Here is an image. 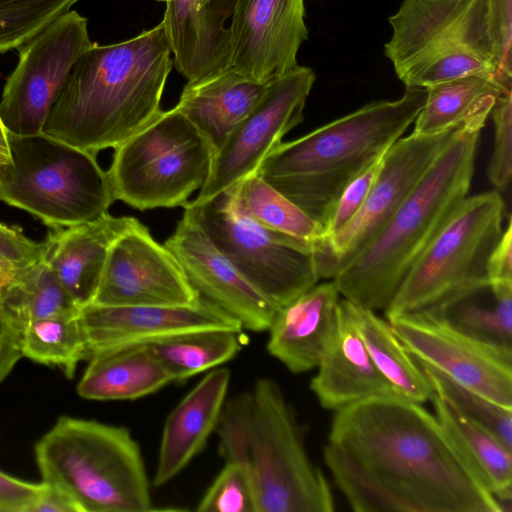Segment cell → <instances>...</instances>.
Instances as JSON below:
<instances>
[{
  "label": "cell",
  "mask_w": 512,
  "mask_h": 512,
  "mask_svg": "<svg viewBox=\"0 0 512 512\" xmlns=\"http://www.w3.org/2000/svg\"><path fill=\"white\" fill-rule=\"evenodd\" d=\"M31 512H80V510L60 488L45 483V488Z\"/></svg>",
  "instance_id": "obj_45"
},
{
  "label": "cell",
  "mask_w": 512,
  "mask_h": 512,
  "mask_svg": "<svg viewBox=\"0 0 512 512\" xmlns=\"http://www.w3.org/2000/svg\"><path fill=\"white\" fill-rule=\"evenodd\" d=\"M323 458L356 512H501L435 414L399 396L336 410Z\"/></svg>",
  "instance_id": "obj_1"
},
{
  "label": "cell",
  "mask_w": 512,
  "mask_h": 512,
  "mask_svg": "<svg viewBox=\"0 0 512 512\" xmlns=\"http://www.w3.org/2000/svg\"><path fill=\"white\" fill-rule=\"evenodd\" d=\"M386 319L414 358L512 409V351L470 338L425 310Z\"/></svg>",
  "instance_id": "obj_15"
},
{
  "label": "cell",
  "mask_w": 512,
  "mask_h": 512,
  "mask_svg": "<svg viewBox=\"0 0 512 512\" xmlns=\"http://www.w3.org/2000/svg\"><path fill=\"white\" fill-rule=\"evenodd\" d=\"M184 210L240 274L278 309L320 278L314 244L270 230L240 212L228 190Z\"/></svg>",
  "instance_id": "obj_11"
},
{
  "label": "cell",
  "mask_w": 512,
  "mask_h": 512,
  "mask_svg": "<svg viewBox=\"0 0 512 512\" xmlns=\"http://www.w3.org/2000/svg\"><path fill=\"white\" fill-rule=\"evenodd\" d=\"M493 41L502 72L512 77V0H488Z\"/></svg>",
  "instance_id": "obj_41"
},
{
  "label": "cell",
  "mask_w": 512,
  "mask_h": 512,
  "mask_svg": "<svg viewBox=\"0 0 512 512\" xmlns=\"http://www.w3.org/2000/svg\"><path fill=\"white\" fill-rule=\"evenodd\" d=\"M430 401L435 416L455 448L494 495L501 512L511 511L512 448L486 428L461 415L435 391Z\"/></svg>",
  "instance_id": "obj_27"
},
{
  "label": "cell",
  "mask_w": 512,
  "mask_h": 512,
  "mask_svg": "<svg viewBox=\"0 0 512 512\" xmlns=\"http://www.w3.org/2000/svg\"><path fill=\"white\" fill-rule=\"evenodd\" d=\"M172 381L147 344L116 348L93 355L77 385L88 400H135Z\"/></svg>",
  "instance_id": "obj_26"
},
{
  "label": "cell",
  "mask_w": 512,
  "mask_h": 512,
  "mask_svg": "<svg viewBox=\"0 0 512 512\" xmlns=\"http://www.w3.org/2000/svg\"><path fill=\"white\" fill-rule=\"evenodd\" d=\"M164 245L201 298L237 319L243 329L268 330L279 309L240 274L186 211Z\"/></svg>",
  "instance_id": "obj_18"
},
{
  "label": "cell",
  "mask_w": 512,
  "mask_h": 512,
  "mask_svg": "<svg viewBox=\"0 0 512 512\" xmlns=\"http://www.w3.org/2000/svg\"><path fill=\"white\" fill-rule=\"evenodd\" d=\"M12 164L0 178V201L49 229L95 220L115 201L96 155L45 133H8Z\"/></svg>",
  "instance_id": "obj_8"
},
{
  "label": "cell",
  "mask_w": 512,
  "mask_h": 512,
  "mask_svg": "<svg viewBox=\"0 0 512 512\" xmlns=\"http://www.w3.org/2000/svg\"><path fill=\"white\" fill-rule=\"evenodd\" d=\"M271 80L258 81L229 67L188 81L175 107L201 132L214 154L261 100Z\"/></svg>",
  "instance_id": "obj_25"
},
{
  "label": "cell",
  "mask_w": 512,
  "mask_h": 512,
  "mask_svg": "<svg viewBox=\"0 0 512 512\" xmlns=\"http://www.w3.org/2000/svg\"><path fill=\"white\" fill-rule=\"evenodd\" d=\"M79 318L89 359L100 352L146 344L187 332L243 330L237 319L203 298L194 304L177 306H106L91 303L80 308Z\"/></svg>",
  "instance_id": "obj_19"
},
{
  "label": "cell",
  "mask_w": 512,
  "mask_h": 512,
  "mask_svg": "<svg viewBox=\"0 0 512 512\" xmlns=\"http://www.w3.org/2000/svg\"><path fill=\"white\" fill-rule=\"evenodd\" d=\"M504 212L497 191L467 196L409 269L386 318L426 310L489 281L488 261L504 230Z\"/></svg>",
  "instance_id": "obj_10"
},
{
  "label": "cell",
  "mask_w": 512,
  "mask_h": 512,
  "mask_svg": "<svg viewBox=\"0 0 512 512\" xmlns=\"http://www.w3.org/2000/svg\"><path fill=\"white\" fill-rule=\"evenodd\" d=\"M173 67L163 23L109 45L93 44L58 93L43 133L97 155L155 119Z\"/></svg>",
  "instance_id": "obj_2"
},
{
  "label": "cell",
  "mask_w": 512,
  "mask_h": 512,
  "mask_svg": "<svg viewBox=\"0 0 512 512\" xmlns=\"http://www.w3.org/2000/svg\"><path fill=\"white\" fill-rule=\"evenodd\" d=\"M489 116L494 125V144L487 176L497 190L505 191L512 176V91L497 97Z\"/></svg>",
  "instance_id": "obj_39"
},
{
  "label": "cell",
  "mask_w": 512,
  "mask_h": 512,
  "mask_svg": "<svg viewBox=\"0 0 512 512\" xmlns=\"http://www.w3.org/2000/svg\"><path fill=\"white\" fill-rule=\"evenodd\" d=\"M434 391L467 419L481 425L512 448V409L503 407L414 358Z\"/></svg>",
  "instance_id": "obj_35"
},
{
  "label": "cell",
  "mask_w": 512,
  "mask_h": 512,
  "mask_svg": "<svg viewBox=\"0 0 512 512\" xmlns=\"http://www.w3.org/2000/svg\"><path fill=\"white\" fill-rule=\"evenodd\" d=\"M79 311L35 320L22 326V357L57 367L67 378H73L78 364L89 359Z\"/></svg>",
  "instance_id": "obj_33"
},
{
  "label": "cell",
  "mask_w": 512,
  "mask_h": 512,
  "mask_svg": "<svg viewBox=\"0 0 512 512\" xmlns=\"http://www.w3.org/2000/svg\"><path fill=\"white\" fill-rule=\"evenodd\" d=\"M196 511L257 512L254 488L246 470L236 462L226 461Z\"/></svg>",
  "instance_id": "obj_37"
},
{
  "label": "cell",
  "mask_w": 512,
  "mask_h": 512,
  "mask_svg": "<svg viewBox=\"0 0 512 512\" xmlns=\"http://www.w3.org/2000/svg\"><path fill=\"white\" fill-rule=\"evenodd\" d=\"M226 190L236 208L262 226L312 244L324 241L318 222L255 173Z\"/></svg>",
  "instance_id": "obj_32"
},
{
  "label": "cell",
  "mask_w": 512,
  "mask_h": 512,
  "mask_svg": "<svg viewBox=\"0 0 512 512\" xmlns=\"http://www.w3.org/2000/svg\"><path fill=\"white\" fill-rule=\"evenodd\" d=\"M47 241L36 242L19 226L0 222V292L47 254Z\"/></svg>",
  "instance_id": "obj_38"
},
{
  "label": "cell",
  "mask_w": 512,
  "mask_h": 512,
  "mask_svg": "<svg viewBox=\"0 0 512 512\" xmlns=\"http://www.w3.org/2000/svg\"><path fill=\"white\" fill-rule=\"evenodd\" d=\"M135 219L107 212L89 222L50 229L46 261L80 308L94 302L110 248Z\"/></svg>",
  "instance_id": "obj_23"
},
{
  "label": "cell",
  "mask_w": 512,
  "mask_h": 512,
  "mask_svg": "<svg viewBox=\"0 0 512 512\" xmlns=\"http://www.w3.org/2000/svg\"><path fill=\"white\" fill-rule=\"evenodd\" d=\"M0 293L19 328L35 320L80 310L57 279L46 256Z\"/></svg>",
  "instance_id": "obj_34"
},
{
  "label": "cell",
  "mask_w": 512,
  "mask_h": 512,
  "mask_svg": "<svg viewBox=\"0 0 512 512\" xmlns=\"http://www.w3.org/2000/svg\"><path fill=\"white\" fill-rule=\"evenodd\" d=\"M315 79L311 68L298 65L270 81L261 100L214 152L195 201L210 199L256 172L282 138L303 121Z\"/></svg>",
  "instance_id": "obj_14"
},
{
  "label": "cell",
  "mask_w": 512,
  "mask_h": 512,
  "mask_svg": "<svg viewBox=\"0 0 512 512\" xmlns=\"http://www.w3.org/2000/svg\"><path fill=\"white\" fill-rule=\"evenodd\" d=\"M425 99L426 88L406 87L397 100L368 103L298 139L281 142L255 174L325 231L344 188L414 123Z\"/></svg>",
  "instance_id": "obj_3"
},
{
  "label": "cell",
  "mask_w": 512,
  "mask_h": 512,
  "mask_svg": "<svg viewBox=\"0 0 512 512\" xmlns=\"http://www.w3.org/2000/svg\"><path fill=\"white\" fill-rule=\"evenodd\" d=\"M213 151L176 107L114 148L107 173L115 200L139 210L184 207L205 183Z\"/></svg>",
  "instance_id": "obj_9"
},
{
  "label": "cell",
  "mask_w": 512,
  "mask_h": 512,
  "mask_svg": "<svg viewBox=\"0 0 512 512\" xmlns=\"http://www.w3.org/2000/svg\"><path fill=\"white\" fill-rule=\"evenodd\" d=\"M34 453L42 481L65 492L80 512L153 509L141 450L126 427L60 416Z\"/></svg>",
  "instance_id": "obj_6"
},
{
  "label": "cell",
  "mask_w": 512,
  "mask_h": 512,
  "mask_svg": "<svg viewBox=\"0 0 512 512\" xmlns=\"http://www.w3.org/2000/svg\"><path fill=\"white\" fill-rule=\"evenodd\" d=\"M225 461L248 473L257 512H333L322 470L311 460L302 428L279 385L259 379L226 400L215 429Z\"/></svg>",
  "instance_id": "obj_5"
},
{
  "label": "cell",
  "mask_w": 512,
  "mask_h": 512,
  "mask_svg": "<svg viewBox=\"0 0 512 512\" xmlns=\"http://www.w3.org/2000/svg\"><path fill=\"white\" fill-rule=\"evenodd\" d=\"M199 1V4L203 7L205 6L206 4H208L209 2L213 1V0H198Z\"/></svg>",
  "instance_id": "obj_47"
},
{
  "label": "cell",
  "mask_w": 512,
  "mask_h": 512,
  "mask_svg": "<svg viewBox=\"0 0 512 512\" xmlns=\"http://www.w3.org/2000/svg\"><path fill=\"white\" fill-rule=\"evenodd\" d=\"M229 382L228 369H213L170 412L162 432L154 486L172 480L203 449L217 427Z\"/></svg>",
  "instance_id": "obj_24"
},
{
  "label": "cell",
  "mask_w": 512,
  "mask_h": 512,
  "mask_svg": "<svg viewBox=\"0 0 512 512\" xmlns=\"http://www.w3.org/2000/svg\"><path fill=\"white\" fill-rule=\"evenodd\" d=\"M382 159L383 156L368 166L344 188L325 226V239L338 232L360 210L380 171Z\"/></svg>",
  "instance_id": "obj_40"
},
{
  "label": "cell",
  "mask_w": 512,
  "mask_h": 512,
  "mask_svg": "<svg viewBox=\"0 0 512 512\" xmlns=\"http://www.w3.org/2000/svg\"><path fill=\"white\" fill-rule=\"evenodd\" d=\"M384 54L405 87L469 75L512 84L497 57L488 0H403Z\"/></svg>",
  "instance_id": "obj_7"
},
{
  "label": "cell",
  "mask_w": 512,
  "mask_h": 512,
  "mask_svg": "<svg viewBox=\"0 0 512 512\" xmlns=\"http://www.w3.org/2000/svg\"><path fill=\"white\" fill-rule=\"evenodd\" d=\"M242 331L209 329L146 343L172 381H182L216 368L241 350Z\"/></svg>",
  "instance_id": "obj_31"
},
{
  "label": "cell",
  "mask_w": 512,
  "mask_h": 512,
  "mask_svg": "<svg viewBox=\"0 0 512 512\" xmlns=\"http://www.w3.org/2000/svg\"><path fill=\"white\" fill-rule=\"evenodd\" d=\"M45 483H32L0 471V512H31Z\"/></svg>",
  "instance_id": "obj_42"
},
{
  "label": "cell",
  "mask_w": 512,
  "mask_h": 512,
  "mask_svg": "<svg viewBox=\"0 0 512 512\" xmlns=\"http://www.w3.org/2000/svg\"><path fill=\"white\" fill-rule=\"evenodd\" d=\"M467 120L435 134L412 132L388 148L357 214L315 245L313 255L320 280H332L377 236Z\"/></svg>",
  "instance_id": "obj_12"
},
{
  "label": "cell",
  "mask_w": 512,
  "mask_h": 512,
  "mask_svg": "<svg viewBox=\"0 0 512 512\" xmlns=\"http://www.w3.org/2000/svg\"><path fill=\"white\" fill-rule=\"evenodd\" d=\"M79 0H0V53L19 48Z\"/></svg>",
  "instance_id": "obj_36"
},
{
  "label": "cell",
  "mask_w": 512,
  "mask_h": 512,
  "mask_svg": "<svg viewBox=\"0 0 512 512\" xmlns=\"http://www.w3.org/2000/svg\"><path fill=\"white\" fill-rule=\"evenodd\" d=\"M310 387L320 405L334 411L370 398L399 396L374 364L344 298Z\"/></svg>",
  "instance_id": "obj_20"
},
{
  "label": "cell",
  "mask_w": 512,
  "mask_h": 512,
  "mask_svg": "<svg viewBox=\"0 0 512 512\" xmlns=\"http://www.w3.org/2000/svg\"><path fill=\"white\" fill-rule=\"evenodd\" d=\"M93 44L87 19L69 10L19 47L18 63L7 78L0 102V116L8 133H43L70 70Z\"/></svg>",
  "instance_id": "obj_13"
},
{
  "label": "cell",
  "mask_w": 512,
  "mask_h": 512,
  "mask_svg": "<svg viewBox=\"0 0 512 512\" xmlns=\"http://www.w3.org/2000/svg\"><path fill=\"white\" fill-rule=\"evenodd\" d=\"M425 311L470 338L512 351V284L478 283Z\"/></svg>",
  "instance_id": "obj_28"
},
{
  "label": "cell",
  "mask_w": 512,
  "mask_h": 512,
  "mask_svg": "<svg viewBox=\"0 0 512 512\" xmlns=\"http://www.w3.org/2000/svg\"><path fill=\"white\" fill-rule=\"evenodd\" d=\"M489 115L479 113L463 124L377 236L335 275L344 299L387 309L411 266L467 197Z\"/></svg>",
  "instance_id": "obj_4"
},
{
  "label": "cell",
  "mask_w": 512,
  "mask_h": 512,
  "mask_svg": "<svg viewBox=\"0 0 512 512\" xmlns=\"http://www.w3.org/2000/svg\"><path fill=\"white\" fill-rule=\"evenodd\" d=\"M21 358L20 328L6 309L0 293V384Z\"/></svg>",
  "instance_id": "obj_43"
},
{
  "label": "cell",
  "mask_w": 512,
  "mask_h": 512,
  "mask_svg": "<svg viewBox=\"0 0 512 512\" xmlns=\"http://www.w3.org/2000/svg\"><path fill=\"white\" fill-rule=\"evenodd\" d=\"M348 302L374 364L395 392L419 404L430 401L434 389L429 379L396 336L388 320L378 316L376 311Z\"/></svg>",
  "instance_id": "obj_29"
},
{
  "label": "cell",
  "mask_w": 512,
  "mask_h": 512,
  "mask_svg": "<svg viewBox=\"0 0 512 512\" xmlns=\"http://www.w3.org/2000/svg\"><path fill=\"white\" fill-rule=\"evenodd\" d=\"M340 296L325 281L280 308L267 330L268 353L291 373L316 369L336 327Z\"/></svg>",
  "instance_id": "obj_22"
},
{
  "label": "cell",
  "mask_w": 512,
  "mask_h": 512,
  "mask_svg": "<svg viewBox=\"0 0 512 512\" xmlns=\"http://www.w3.org/2000/svg\"><path fill=\"white\" fill-rule=\"evenodd\" d=\"M166 5L163 23L173 65L188 81L231 67L230 31L225 21L233 2L213 0H156Z\"/></svg>",
  "instance_id": "obj_21"
},
{
  "label": "cell",
  "mask_w": 512,
  "mask_h": 512,
  "mask_svg": "<svg viewBox=\"0 0 512 512\" xmlns=\"http://www.w3.org/2000/svg\"><path fill=\"white\" fill-rule=\"evenodd\" d=\"M488 280L494 284H512V222L508 218L500 240L491 253Z\"/></svg>",
  "instance_id": "obj_44"
},
{
  "label": "cell",
  "mask_w": 512,
  "mask_h": 512,
  "mask_svg": "<svg viewBox=\"0 0 512 512\" xmlns=\"http://www.w3.org/2000/svg\"><path fill=\"white\" fill-rule=\"evenodd\" d=\"M231 17V67L266 82L298 66L304 0H234Z\"/></svg>",
  "instance_id": "obj_17"
},
{
  "label": "cell",
  "mask_w": 512,
  "mask_h": 512,
  "mask_svg": "<svg viewBox=\"0 0 512 512\" xmlns=\"http://www.w3.org/2000/svg\"><path fill=\"white\" fill-rule=\"evenodd\" d=\"M512 84L469 75L426 88V99L414 121L413 133L435 134L454 127L481 112H491L499 95Z\"/></svg>",
  "instance_id": "obj_30"
},
{
  "label": "cell",
  "mask_w": 512,
  "mask_h": 512,
  "mask_svg": "<svg viewBox=\"0 0 512 512\" xmlns=\"http://www.w3.org/2000/svg\"><path fill=\"white\" fill-rule=\"evenodd\" d=\"M12 164L8 132L0 116V178Z\"/></svg>",
  "instance_id": "obj_46"
},
{
  "label": "cell",
  "mask_w": 512,
  "mask_h": 512,
  "mask_svg": "<svg viewBox=\"0 0 512 512\" xmlns=\"http://www.w3.org/2000/svg\"><path fill=\"white\" fill-rule=\"evenodd\" d=\"M200 298L171 251L135 219L112 244L93 303L177 306Z\"/></svg>",
  "instance_id": "obj_16"
}]
</instances>
